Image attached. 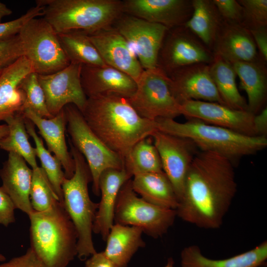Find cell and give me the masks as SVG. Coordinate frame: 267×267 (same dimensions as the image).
I'll list each match as a JSON object with an SVG mask.
<instances>
[{"label":"cell","instance_id":"44dd1931","mask_svg":"<svg viewBox=\"0 0 267 267\" xmlns=\"http://www.w3.org/2000/svg\"><path fill=\"white\" fill-rule=\"evenodd\" d=\"M23 112L25 117L37 127L48 151L53 153L61 162L65 178H71L74 174L75 165L66 142L67 122L64 108L55 116L49 119L41 117L27 109Z\"/></svg>","mask_w":267,"mask_h":267},{"label":"cell","instance_id":"1f68e13d","mask_svg":"<svg viewBox=\"0 0 267 267\" xmlns=\"http://www.w3.org/2000/svg\"><path fill=\"white\" fill-rule=\"evenodd\" d=\"M25 118L23 112H20L4 121L8 128V133L0 141V148L19 155L33 169L38 165L35 148L32 146L28 139Z\"/></svg>","mask_w":267,"mask_h":267},{"label":"cell","instance_id":"8992f818","mask_svg":"<svg viewBox=\"0 0 267 267\" xmlns=\"http://www.w3.org/2000/svg\"><path fill=\"white\" fill-rule=\"evenodd\" d=\"M69 141L75 170L71 178L63 181V205L77 232V257L84 260L97 252L92 234L98 203L93 202L89 195L88 184L92 181V177L88 165Z\"/></svg>","mask_w":267,"mask_h":267},{"label":"cell","instance_id":"8fae6325","mask_svg":"<svg viewBox=\"0 0 267 267\" xmlns=\"http://www.w3.org/2000/svg\"><path fill=\"white\" fill-rule=\"evenodd\" d=\"M214 58L213 52L182 25L168 30L159 53L157 67L168 76L192 64H210Z\"/></svg>","mask_w":267,"mask_h":267},{"label":"cell","instance_id":"bcb514c9","mask_svg":"<svg viewBox=\"0 0 267 267\" xmlns=\"http://www.w3.org/2000/svg\"><path fill=\"white\" fill-rule=\"evenodd\" d=\"M12 12L10 9L0 1V23L1 22V20L4 17L11 15Z\"/></svg>","mask_w":267,"mask_h":267},{"label":"cell","instance_id":"d6986e66","mask_svg":"<svg viewBox=\"0 0 267 267\" xmlns=\"http://www.w3.org/2000/svg\"><path fill=\"white\" fill-rule=\"evenodd\" d=\"M81 82L87 98L113 94L128 99L136 89L134 79L108 65H82Z\"/></svg>","mask_w":267,"mask_h":267},{"label":"cell","instance_id":"ffe728a7","mask_svg":"<svg viewBox=\"0 0 267 267\" xmlns=\"http://www.w3.org/2000/svg\"><path fill=\"white\" fill-rule=\"evenodd\" d=\"M213 48L214 55L231 64L258 60L257 46L252 36L241 24L223 20Z\"/></svg>","mask_w":267,"mask_h":267},{"label":"cell","instance_id":"83f0119b","mask_svg":"<svg viewBox=\"0 0 267 267\" xmlns=\"http://www.w3.org/2000/svg\"><path fill=\"white\" fill-rule=\"evenodd\" d=\"M232 65L240 79L241 88L247 94L248 110L256 114L267 96L266 69L258 60L234 62Z\"/></svg>","mask_w":267,"mask_h":267},{"label":"cell","instance_id":"ab89813d","mask_svg":"<svg viewBox=\"0 0 267 267\" xmlns=\"http://www.w3.org/2000/svg\"><path fill=\"white\" fill-rule=\"evenodd\" d=\"M220 16L224 21L243 25V9L238 1L235 0H213Z\"/></svg>","mask_w":267,"mask_h":267},{"label":"cell","instance_id":"277c9868","mask_svg":"<svg viewBox=\"0 0 267 267\" xmlns=\"http://www.w3.org/2000/svg\"><path fill=\"white\" fill-rule=\"evenodd\" d=\"M188 119L184 123L171 118H158L155 121L158 131L187 138L199 150L218 153L232 162L257 153L267 146L265 136H249L197 119Z\"/></svg>","mask_w":267,"mask_h":267},{"label":"cell","instance_id":"681fc988","mask_svg":"<svg viewBox=\"0 0 267 267\" xmlns=\"http://www.w3.org/2000/svg\"><path fill=\"white\" fill-rule=\"evenodd\" d=\"M6 260V258L3 255L0 254V262H4Z\"/></svg>","mask_w":267,"mask_h":267},{"label":"cell","instance_id":"6da1fadb","mask_svg":"<svg viewBox=\"0 0 267 267\" xmlns=\"http://www.w3.org/2000/svg\"><path fill=\"white\" fill-rule=\"evenodd\" d=\"M233 163L218 153L199 150L184 180L177 217L205 229L220 228L237 192Z\"/></svg>","mask_w":267,"mask_h":267},{"label":"cell","instance_id":"9a60e30c","mask_svg":"<svg viewBox=\"0 0 267 267\" xmlns=\"http://www.w3.org/2000/svg\"><path fill=\"white\" fill-rule=\"evenodd\" d=\"M181 115L249 136H258L253 119L255 114L217 103L190 100L180 104Z\"/></svg>","mask_w":267,"mask_h":267},{"label":"cell","instance_id":"74e56055","mask_svg":"<svg viewBox=\"0 0 267 267\" xmlns=\"http://www.w3.org/2000/svg\"><path fill=\"white\" fill-rule=\"evenodd\" d=\"M23 55L24 50L18 34L0 40V73Z\"/></svg>","mask_w":267,"mask_h":267},{"label":"cell","instance_id":"4fadbf2b","mask_svg":"<svg viewBox=\"0 0 267 267\" xmlns=\"http://www.w3.org/2000/svg\"><path fill=\"white\" fill-rule=\"evenodd\" d=\"M151 137L159 153L163 171L171 181L179 202L187 172L199 149L187 138L158 130Z\"/></svg>","mask_w":267,"mask_h":267},{"label":"cell","instance_id":"f546056e","mask_svg":"<svg viewBox=\"0 0 267 267\" xmlns=\"http://www.w3.org/2000/svg\"><path fill=\"white\" fill-rule=\"evenodd\" d=\"M209 70L225 105L236 110H248L247 103L237 88L236 74L232 64L214 55Z\"/></svg>","mask_w":267,"mask_h":267},{"label":"cell","instance_id":"f35d334b","mask_svg":"<svg viewBox=\"0 0 267 267\" xmlns=\"http://www.w3.org/2000/svg\"><path fill=\"white\" fill-rule=\"evenodd\" d=\"M43 15V7L36 4L20 17L8 22L0 23V40L18 34L22 26L30 19Z\"/></svg>","mask_w":267,"mask_h":267},{"label":"cell","instance_id":"7a4b0ae2","mask_svg":"<svg viewBox=\"0 0 267 267\" xmlns=\"http://www.w3.org/2000/svg\"><path fill=\"white\" fill-rule=\"evenodd\" d=\"M81 112L93 133L123 161L137 142L158 130L155 120L141 117L119 95L88 97Z\"/></svg>","mask_w":267,"mask_h":267},{"label":"cell","instance_id":"484cf974","mask_svg":"<svg viewBox=\"0 0 267 267\" xmlns=\"http://www.w3.org/2000/svg\"><path fill=\"white\" fill-rule=\"evenodd\" d=\"M143 233L138 227L114 223L105 241L104 255L116 267H127L136 251L145 246Z\"/></svg>","mask_w":267,"mask_h":267},{"label":"cell","instance_id":"9c48e42d","mask_svg":"<svg viewBox=\"0 0 267 267\" xmlns=\"http://www.w3.org/2000/svg\"><path fill=\"white\" fill-rule=\"evenodd\" d=\"M18 36L25 56L38 75L56 72L70 63L57 33L44 18H34L21 28Z\"/></svg>","mask_w":267,"mask_h":267},{"label":"cell","instance_id":"5bb4252c","mask_svg":"<svg viewBox=\"0 0 267 267\" xmlns=\"http://www.w3.org/2000/svg\"><path fill=\"white\" fill-rule=\"evenodd\" d=\"M82 65L70 63L54 73L38 75L49 113L55 116L68 104H73L81 111L87 100L81 82Z\"/></svg>","mask_w":267,"mask_h":267},{"label":"cell","instance_id":"7dc6e473","mask_svg":"<svg viewBox=\"0 0 267 267\" xmlns=\"http://www.w3.org/2000/svg\"><path fill=\"white\" fill-rule=\"evenodd\" d=\"M8 133V128L6 124L0 125V141L7 135Z\"/></svg>","mask_w":267,"mask_h":267},{"label":"cell","instance_id":"d6a6232c","mask_svg":"<svg viewBox=\"0 0 267 267\" xmlns=\"http://www.w3.org/2000/svg\"><path fill=\"white\" fill-rule=\"evenodd\" d=\"M152 141L151 137H148L137 142L124 160V169L132 177L163 171L159 153Z\"/></svg>","mask_w":267,"mask_h":267},{"label":"cell","instance_id":"f1b7e54d","mask_svg":"<svg viewBox=\"0 0 267 267\" xmlns=\"http://www.w3.org/2000/svg\"><path fill=\"white\" fill-rule=\"evenodd\" d=\"M193 11L183 26L207 47H213L216 36L223 21L212 0H192Z\"/></svg>","mask_w":267,"mask_h":267},{"label":"cell","instance_id":"e0dca14e","mask_svg":"<svg viewBox=\"0 0 267 267\" xmlns=\"http://www.w3.org/2000/svg\"><path fill=\"white\" fill-rule=\"evenodd\" d=\"M124 13L159 24L169 30L183 25L191 17L192 0H124Z\"/></svg>","mask_w":267,"mask_h":267},{"label":"cell","instance_id":"ac0fdd59","mask_svg":"<svg viewBox=\"0 0 267 267\" xmlns=\"http://www.w3.org/2000/svg\"><path fill=\"white\" fill-rule=\"evenodd\" d=\"M88 36L106 65L136 82L144 70L128 42L113 26Z\"/></svg>","mask_w":267,"mask_h":267},{"label":"cell","instance_id":"836d02e7","mask_svg":"<svg viewBox=\"0 0 267 267\" xmlns=\"http://www.w3.org/2000/svg\"><path fill=\"white\" fill-rule=\"evenodd\" d=\"M25 126L28 134L34 141L36 156L40 160L41 168L44 171L60 202L63 205L62 184L66 178L61 163L58 158L52 155L44 147L43 140L36 131L35 125L26 118Z\"/></svg>","mask_w":267,"mask_h":267},{"label":"cell","instance_id":"cb8c5ba5","mask_svg":"<svg viewBox=\"0 0 267 267\" xmlns=\"http://www.w3.org/2000/svg\"><path fill=\"white\" fill-rule=\"evenodd\" d=\"M131 178L124 169H107L100 176L99 188L101 196L98 203L92 231L100 234L104 241L114 224V211L119 191Z\"/></svg>","mask_w":267,"mask_h":267},{"label":"cell","instance_id":"ba28073f","mask_svg":"<svg viewBox=\"0 0 267 267\" xmlns=\"http://www.w3.org/2000/svg\"><path fill=\"white\" fill-rule=\"evenodd\" d=\"M176 217V210L155 205L138 197L131 178L119 191L114 221V223L138 227L147 235L158 238L168 232Z\"/></svg>","mask_w":267,"mask_h":267},{"label":"cell","instance_id":"c3c4849f","mask_svg":"<svg viewBox=\"0 0 267 267\" xmlns=\"http://www.w3.org/2000/svg\"><path fill=\"white\" fill-rule=\"evenodd\" d=\"M174 261L172 258H168L167 263L164 267H175Z\"/></svg>","mask_w":267,"mask_h":267},{"label":"cell","instance_id":"8d00e7d4","mask_svg":"<svg viewBox=\"0 0 267 267\" xmlns=\"http://www.w3.org/2000/svg\"><path fill=\"white\" fill-rule=\"evenodd\" d=\"M238 1L243 9V26L247 29L267 26V0H240Z\"/></svg>","mask_w":267,"mask_h":267},{"label":"cell","instance_id":"e575fe53","mask_svg":"<svg viewBox=\"0 0 267 267\" xmlns=\"http://www.w3.org/2000/svg\"><path fill=\"white\" fill-rule=\"evenodd\" d=\"M32 170L30 192L32 207L36 212L48 210L60 201L44 170L39 166Z\"/></svg>","mask_w":267,"mask_h":267},{"label":"cell","instance_id":"30bf717a","mask_svg":"<svg viewBox=\"0 0 267 267\" xmlns=\"http://www.w3.org/2000/svg\"><path fill=\"white\" fill-rule=\"evenodd\" d=\"M128 100L141 117L149 120L181 115L180 104L172 93L169 77L158 67L143 70L135 92Z\"/></svg>","mask_w":267,"mask_h":267},{"label":"cell","instance_id":"b9f144b4","mask_svg":"<svg viewBox=\"0 0 267 267\" xmlns=\"http://www.w3.org/2000/svg\"><path fill=\"white\" fill-rule=\"evenodd\" d=\"M16 207L9 195L0 187V224L7 226L15 221Z\"/></svg>","mask_w":267,"mask_h":267},{"label":"cell","instance_id":"7402d4cb","mask_svg":"<svg viewBox=\"0 0 267 267\" xmlns=\"http://www.w3.org/2000/svg\"><path fill=\"white\" fill-rule=\"evenodd\" d=\"M19 155L8 152L7 159L0 170L2 188L11 198L17 209L28 216L33 212L30 192L33 170Z\"/></svg>","mask_w":267,"mask_h":267},{"label":"cell","instance_id":"7c38bea8","mask_svg":"<svg viewBox=\"0 0 267 267\" xmlns=\"http://www.w3.org/2000/svg\"><path fill=\"white\" fill-rule=\"evenodd\" d=\"M113 26L128 42L143 70L157 67L167 27L125 13Z\"/></svg>","mask_w":267,"mask_h":267},{"label":"cell","instance_id":"52a82bcc","mask_svg":"<svg viewBox=\"0 0 267 267\" xmlns=\"http://www.w3.org/2000/svg\"><path fill=\"white\" fill-rule=\"evenodd\" d=\"M64 110L69 140L84 157L92 177V192L98 196L99 180L102 172L109 169H124V161L93 133L76 106L68 104Z\"/></svg>","mask_w":267,"mask_h":267},{"label":"cell","instance_id":"7bdbcfd3","mask_svg":"<svg viewBox=\"0 0 267 267\" xmlns=\"http://www.w3.org/2000/svg\"><path fill=\"white\" fill-rule=\"evenodd\" d=\"M266 27H252L250 32L261 57L265 62L267 60V32Z\"/></svg>","mask_w":267,"mask_h":267},{"label":"cell","instance_id":"ee69618b","mask_svg":"<svg viewBox=\"0 0 267 267\" xmlns=\"http://www.w3.org/2000/svg\"><path fill=\"white\" fill-rule=\"evenodd\" d=\"M85 267H116L105 256L103 252L92 255L85 262Z\"/></svg>","mask_w":267,"mask_h":267},{"label":"cell","instance_id":"3957f363","mask_svg":"<svg viewBox=\"0 0 267 267\" xmlns=\"http://www.w3.org/2000/svg\"><path fill=\"white\" fill-rule=\"evenodd\" d=\"M28 216L30 248L46 267H67L77 256L78 234L63 205Z\"/></svg>","mask_w":267,"mask_h":267},{"label":"cell","instance_id":"60d3db41","mask_svg":"<svg viewBox=\"0 0 267 267\" xmlns=\"http://www.w3.org/2000/svg\"><path fill=\"white\" fill-rule=\"evenodd\" d=\"M0 267H46L30 247L20 256L0 264Z\"/></svg>","mask_w":267,"mask_h":267},{"label":"cell","instance_id":"5b68a950","mask_svg":"<svg viewBox=\"0 0 267 267\" xmlns=\"http://www.w3.org/2000/svg\"><path fill=\"white\" fill-rule=\"evenodd\" d=\"M43 18L58 33L81 31L88 35L113 26L124 13L119 0H37Z\"/></svg>","mask_w":267,"mask_h":267},{"label":"cell","instance_id":"603a6c76","mask_svg":"<svg viewBox=\"0 0 267 267\" xmlns=\"http://www.w3.org/2000/svg\"><path fill=\"white\" fill-rule=\"evenodd\" d=\"M32 72L33 65L23 55L0 73V121L23 112L26 97L20 84Z\"/></svg>","mask_w":267,"mask_h":267},{"label":"cell","instance_id":"d4e9b609","mask_svg":"<svg viewBox=\"0 0 267 267\" xmlns=\"http://www.w3.org/2000/svg\"><path fill=\"white\" fill-rule=\"evenodd\" d=\"M267 260V240L250 250L225 259L208 258L196 245L184 248L180 253L181 267H262Z\"/></svg>","mask_w":267,"mask_h":267},{"label":"cell","instance_id":"4316f807","mask_svg":"<svg viewBox=\"0 0 267 267\" xmlns=\"http://www.w3.org/2000/svg\"><path fill=\"white\" fill-rule=\"evenodd\" d=\"M132 185L137 194L152 204L174 210L178 205L174 187L163 171L135 175Z\"/></svg>","mask_w":267,"mask_h":267},{"label":"cell","instance_id":"4dcf8cb0","mask_svg":"<svg viewBox=\"0 0 267 267\" xmlns=\"http://www.w3.org/2000/svg\"><path fill=\"white\" fill-rule=\"evenodd\" d=\"M61 47L70 63L82 65H107L89 36L81 31L57 34Z\"/></svg>","mask_w":267,"mask_h":267},{"label":"cell","instance_id":"f6af8a7d","mask_svg":"<svg viewBox=\"0 0 267 267\" xmlns=\"http://www.w3.org/2000/svg\"><path fill=\"white\" fill-rule=\"evenodd\" d=\"M254 126L258 136H265L267 133V109H263L260 113L255 114Z\"/></svg>","mask_w":267,"mask_h":267},{"label":"cell","instance_id":"2e32d148","mask_svg":"<svg viewBox=\"0 0 267 267\" xmlns=\"http://www.w3.org/2000/svg\"><path fill=\"white\" fill-rule=\"evenodd\" d=\"M168 76L172 93L180 104L194 100L225 105L211 77L209 64H192L178 69Z\"/></svg>","mask_w":267,"mask_h":267},{"label":"cell","instance_id":"d590c367","mask_svg":"<svg viewBox=\"0 0 267 267\" xmlns=\"http://www.w3.org/2000/svg\"><path fill=\"white\" fill-rule=\"evenodd\" d=\"M20 87L26 97L24 110L29 109L44 118L53 117L48 111L44 92L37 73L32 72L27 75L21 82Z\"/></svg>","mask_w":267,"mask_h":267}]
</instances>
